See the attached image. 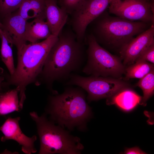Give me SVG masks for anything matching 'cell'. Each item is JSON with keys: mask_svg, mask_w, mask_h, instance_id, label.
<instances>
[{"mask_svg": "<svg viewBox=\"0 0 154 154\" xmlns=\"http://www.w3.org/2000/svg\"><path fill=\"white\" fill-rule=\"evenodd\" d=\"M66 85L76 86L86 91L88 102L104 98L107 99L121 89L131 87L130 84L120 78L92 76L85 77L75 74L70 75Z\"/></svg>", "mask_w": 154, "mask_h": 154, "instance_id": "obj_7", "label": "cell"}, {"mask_svg": "<svg viewBox=\"0 0 154 154\" xmlns=\"http://www.w3.org/2000/svg\"><path fill=\"white\" fill-rule=\"evenodd\" d=\"M109 6V12L117 17L154 24V1L112 0Z\"/></svg>", "mask_w": 154, "mask_h": 154, "instance_id": "obj_8", "label": "cell"}, {"mask_svg": "<svg viewBox=\"0 0 154 154\" xmlns=\"http://www.w3.org/2000/svg\"><path fill=\"white\" fill-rule=\"evenodd\" d=\"M141 61L154 64V41L143 51L135 62Z\"/></svg>", "mask_w": 154, "mask_h": 154, "instance_id": "obj_23", "label": "cell"}, {"mask_svg": "<svg viewBox=\"0 0 154 154\" xmlns=\"http://www.w3.org/2000/svg\"><path fill=\"white\" fill-rule=\"evenodd\" d=\"M0 30H3V27L2 23L0 21Z\"/></svg>", "mask_w": 154, "mask_h": 154, "instance_id": "obj_26", "label": "cell"}, {"mask_svg": "<svg viewBox=\"0 0 154 154\" xmlns=\"http://www.w3.org/2000/svg\"><path fill=\"white\" fill-rule=\"evenodd\" d=\"M46 22L52 34L60 31L66 23L68 13L57 5V0H44Z\"/></svg>", "mask_w": 154, "mask_h": 154, "instance_id": "obj_13", "label": "cell"}, {"mask_svg": "<svg viewBox=\"0 0 154 154\" xmlns=\"http://www.w3.org/2000/svg\"><path fill=\"white\" fill-rule=\"evenodd\" d=\"M35 122L39 136L40 154H80L84 149L79 137L70 131L56 125L48 120L46 115L39 116L37 113H30Z\"/></svg>", "mask_w": 154, "mask_h": 154, "instance_id": "obj_5", "label": "cell"}, {"mask_svg": "<svg viewBox=\"0 0 154 154\" xmlns=\"http://www.w3.org/2000/svg\"><path fill=\"white\" fill-rule=\"evenodd\" d=\"M136 86L140 88L143 92V97L140 104L145 106L147 101L154 94V69L145 76L139 79Z\"/></svg>", "mask_w": 154, "mask_h": 154, "instance_id": "obj_20", "label": "cell"}, {"mask_svg": "<svg viewBox=\"0 0 154 154\" xmlns=\"http://www.w3.org/2000/svg\"><path fill=\"white\" fill-rule=\"evenodd\" d=\"M85 54L84 42L77 39L72 30L63 28L47 55L39 77L52 90L54 82L68 80L72 74L82 71Z\"/></svg>", "mask_w": 154, "mask_h": 154, "instance_id": "obj_1", "label": "cell"}, {"mask_svg": "<svg viewBox=\"0 0 154 154\" xmlns=\"http://www.w3.org/2000/svg\"><path fill=\"white\" fill-rule=\"evenodd\" d=\"M0 38L1 43V56L2 61L7 68L10 76L13 75L15 71L12 50L13 44L4 31L0 30Z\"/></svg>", "mask_w": 154, "mask_h": 154, "instance_id": "obj_18", "label": "cell"}, {"mask_svg": "<svg viewBox=\"0 0 154 154\" xmlns=\"http://www.w3.org/2000/svg\"><path fill=\"white\" fill-rule=\"evenodd\" d=\"M124 153L126 154H144L146 153L141 149L139 147H136L126 149Z\"/></svg>", "mask_w": 154, "mask_h": 154, "instance_id": "obj_24", "label": "cell"}, {"mask_svg": "<svg viewBox=\"0 0 154 154\" xmlns=\"http://www.w3.org/2000/svg\"><path fill=\"white\" fill-rule=\"evenodd\" d=\"M154 69V64L141 61L135 62L125 68L126 79H140Z\"/></svg>", "mask_w": 154, "mask_h": 154, "instance_id": "obj_19", "label": "cell"}, {"mask_svg": "<svg viewBox=\"0 0 154 154\" xmlns=\"http://www.w3.org/2000/svg\"><path fill=\"white\" fill-rule=\"evenodd\" d=\"M4 72L3 69L0 67V93L3 92V88L5 84L4 82L5 78Z\"/></svg>", "mask_w": 154, "mask_h": 154, "instance_id": "obj_25", "label": "cell"}, {"mask_svg": "<svg viewBox=\"0 0 154 154\" xmlns=\"http://www.w3.org/2000/svg\"><path fill=\"white\" fill-rule=\"evenodd\" d=\"M112 0H85L71 14L72 30L77 39L84 42L89 25L105 11Z\"/></svg>", "mask_w": 154, "mask_h": 154, "instance_id": "obj_9", "label": "cell"}, {"mask_svg": "<svg viewBox=\"0 0 154 154\" xmlns=\"http://www.w3.org/2000/svg\"><path fill=\"white\" fill-rule=\"evenodd\" d=\"M52 34L49 27L44 20L35 18L32 21H27L25 31L27 42L35 43L39 40L47 38Z\"/></svg>", "mask_w": 154, "mask_h": 154, "instance_id": "obj_15", "label": "cell"}, {"mask_svg": "<svg viewBox=\"0 0 154 154\" xmlns=\"http://www.w3.org/2000/svg\"><path fill=\"white\" fill-rule=\"evenodd\" d=\"M148 0L149 1H153V0Z\"/></svg>", "mask_w": 154, "mask_h": 154, "instance_id": "obj_27", "label": "cell"}, {"mask_svg": "<svg viewBox=\"0 0 154 154\" xmlns=\"http://www.w3.org/2000/svg\"><path fill=\"white\" fill-rule=\"evenodd\" d=\"M24 0H0V21L16 11Z\"/></svg>", "mask_w": 154, "mask_h": 154, "instance_id": "obj_21", "label": "cell"}, {"mask_svg": "<svg viewBox=\"0 0 154 154\" xmlns=\"http://www.w3.org/2000/svg\"><path fill=\"white\" fill-rule=\"evenodd\" d=\"M19 14L27 21L32 18L45 20L44 0H24L17 10Z\"/></svg>", "mask_w": 154, "mask_h": 154, "instance_id": "obj_16", "label": "cell"}, {"mask_svg": "<svg viewBox=\"0 0 154 154\" xmlns=\"http://www.w3.org/2000/svg\"><path fill=\"white\" fill-rule=\"evenodd\" d=\"M88 46L86 62L82 70L90 76L121 79L125 67L121 59L102 46L91 33L85 37Z\"/></svg>", "mask_w": 154, "mask_h": 154, "instance_id": "obj_6", "label": "cell"}, {"mask_svg": "<svg viewBox=\"0 0 154 154\" xmlns=\"http://www.w3.org/2000/svg\"><path fill=\"white\" fill-rule=\"evenodd\" d=\"M142 97L133 90L130 87L125 88L119 91L107 100V104H115L122 109L129 111L140 104Z\"/></svg>", "mask_w": 154, "mask_h": 154, "instance_id": "obj_14", "label": "cell"}, {"mask_svg": "<svg viewBox=\"0 0 154 154\" xmlns=\"http://www.w3.org/2000/svg\"><path fill=\"white\" fill-rule=\"evenodd\" d=\"M0 37H1V35H0Z\"/></svg>", "mask_w": 154, "mask_h": 154, "instance_id": "obj_28", "label": "cell"}, {"mask_svg": "<svg viewBox=\"0 0 154 154\" xmlns=\"http://www.w3.org/2000/svg\"><path fill=\"white\" fill-rule=\"evenodd\" d=\"M154 26L152 24L132 39L119 52L125 66L135 63L143 51L154 41Z\"/></svg>", "mask_w": 154, "mask_h": 154, "instance_id": "obj_11", "label": "cell"}, {"mask_svg": "<svg viewBox=\"0 0 154 154\" xmlns=\"http://www.w3.org/2000/svg\"><path fill=\"white\" fill-rule=\"evenodd\" d=\"M60 32L42 41L24 44L17 50V63L7 84L15 85L19 90V104L22 109L26 99L25 91L29 84L36 81L42 71L47 55L57 40Z\"/></svg>", "mask_w": 154, "mask_h": 154, "instance_id": "obj_3", "label": "cell"}, {"mask_svg": "<svg viewBox=\"0 0 154 154\" xmlns=\"http://www.w3.org/2000/svg\"><path fill=\"white\" fill-rule=\"evenodd\" d=\"M150 24L112 17L104 11L89 25L91 34L99 44L118 49L119 52L135 36L148 29Z\"/></svg>", "mask_w": 154, "mask_h": 154, "instance_id": "obj_4", "label": "cell"}, {"mask_svg": "<svg viewBox=\"0 0 154 154\" xmlns=\"http://www.w3.org/2000/svg\"><path fill=\"white\" fill-rule=\"evenodd\" d=\"M86 97L84 90L78 86L67 87L61 94H53L46 110L50 120L70 131L76 128L84 131L92 116Z\"/></svg>", "mask_w": 154, "mask_h": 154, "instance_id": "obj_2", "label": "cell"}, {"mask_svg": "<svg viewBox=\"0 0 154 154\" xmlns=\"http://www.w3.org/2000/svg\"><path fill=\"white\" fill-rule=\"evenodd\" d=\"M19 117L14 118L9 117L0 127V131L3 133L1 140L2 142L12 139L17 141L21 146V150L26 154L36 153L34 142L37 140L36 135L29 137L22 131L19 124Z\"/></svg>", "mask_w": 154, "mask_h": 154, "instance_id": "obj_10", "label": "cell"}, {"mask_svg": "<svg viewBox=\"0 0 154 154\" xmlns=\"http://www.w3.org/2000/svg\"><path fill=\"white\" fill-rule=\"evenodd\" d=\"M85 0H59L60 7L71 14L79 8Z\"/></svg>", "mask_w": 154, "mask_h": 154, "instance_id": "obj_22", "label": "cell"}, {"mask_svg": "<svg viewBox=\"0 0 154 154\" xmlns=\"http://www.w3.org/2000/svg\"><path fill=\"white\" fill-rule=\"evenodd\" d=\"M3 30L15 45L17 50L27 43L25 38L27 21L23 18L17 11L8 15L1 21Z\"/></svg>", "mask_w": 154, "mask_h": 154, "instance_id": "obj_12", "label": "cell"}, {"mask_svg": "<svg viewBox=\"0 0 154 154\" xmlns=\"http://www.w3.org/2000/svg\"><path fill=\"white\" fill-rule=\"evenodd\" d=\"M17 87L0 93V116L7 114L14 111H20V109Z\"/></svg>", "mask_w": 154, "mask_h": 154, "instance_id": "obj_17", "label": "cell"}]
</instances>
